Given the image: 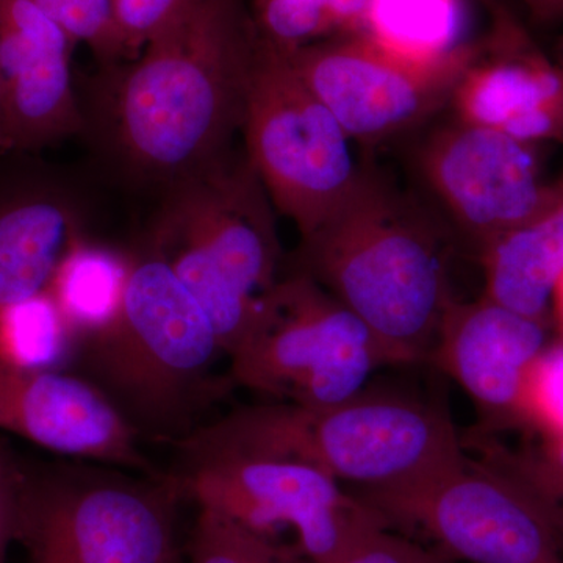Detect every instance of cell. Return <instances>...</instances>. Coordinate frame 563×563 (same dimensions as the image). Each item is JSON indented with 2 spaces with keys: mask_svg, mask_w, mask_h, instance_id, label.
I'll return each mask as SVG.
<instances>
[{
  "mask_svg": "<svg viewBox=\"0 0 563 563\" xmlns=\"http://www.w3.org/2000/svg\"><path fill=\"white\" fill-rule=\"evenodd\" d=\"M504 465L563 510V431L550 433L539 448Z\"/></svg>",
  "mask_w": 563,
  "mask_h": 563,
  "instance_id": "obj_26",
  "label": "cell"
},
{
  "mask_svg": "<svg viewBox=\"0 0 563 563\" xmlns=\"http://www.w3.org/2000/svg\"><path fill=\"white\" fill-rule=\"evenodd\" d=\"M0 429L52 453L154 476L135 429L95 385L68 369L0 361Z\"/></svg>",
  "mask_w": 563,
  "mask_h": 563,
  "instance_id": "obj_14",
  "label": "cell"
},
{
  "mask_svg": "<svg viewBox=\"0 0 563 563\" xmlns=\"http://www.w3.org/2000/svg\"><path fill=\"white\" fill-rule=\"evenodd\" d=\"M459 0H372L365 35L409 57H439L465 41Z\"/></svg>",
  "mask_w": 563,
  "mask_h": 563,
  "instance_id": "obj_21",
  "label": "cell"
},
{
  "mask_svg": "<svg viewBox=\"0 0 563 563\" xmlns=\"http://www.w3.org/2000/svg\"><path fill=\"white\" fill-rule=\"evenodd\" d=\"M146 246L195 296L225 354L280 277L276 209L244 151L169 185Z\"/></svg>",
  "mask_w": 563,
  "mask_h": 563,
  "instance_id": "obj_5",
  "label": "cell"
},
{
  "mask_svg": "<svg viewBox=\"0 0 563 563\" xmlns=\"http://www.w3.org/2000/svg\"><path fill=\"white\" fill-rule=\"evenodd\" d=\"M228 355L240 387L307 407L346 401L379 366L393 365L361 318L295 272L262 296Z\"/></svg>",
  "mask_w": 563,
  "mask_h": 563,
  "instance_id": "obj_7",
  "label": "cell"
},
{
  "mask_svg": "<svg viewBox=\"0 0 563 563\" xmlns=\"http://www.w3.org/2000/svg\"><path fill=\"white\" fill-rule=\"evenodd\" d=\"M76 340L49 292L0 309V361L25 369H66Z\"/></svg>",
  "mask_w": 563,
  "mask_h": 563,
  "instance_id": "obj_22",
  "label": "cell"
},
{
  "mask_svg": "<svg viewBox=\"0 0 563 563\" xmlns=\"http://www.w3.org/2000/svg\"><path fill=\"white\" fill-rule=\"evenodd\" d=\"M5 154V152H0V155Z\"/></svg>",
  "mask_w": 563,
  "mask_h": 563,
  "instance_id": "obj_34",
  "label": "cell"
},
{
  "mask_svg": "<svg viewBox=\"0 0 563 563\" xmlns=\"http://www.w3.org/2000/svg\"><path fill=\"white\" fill-rule=\"evenodd\" d=\"M181 499L176 474L27 461L14 542L29 563H174Z\"/></svg>",
  "mask_w": 563,
  "mask_h": 563,
  "instance_id": "obj_6",
  "label": "cell"
},
{
  "mask_svg": "<svg viewBox=\"0 0 563 563\" xmlns=\"http://www.w3.org/2000/svg\"><path fill=\"white\" fill-rule=\"evenodd\" d=\"M479 3H483L485 9L490 13L492 20H498V18H503L504 14L512 13L514 9L510 7V3L507 0H479Z\"/></svg>",
  "mask_w": 563,
  "mask_h": 563,
  "instance_id": "obj_31",
  "label": "cell"
},
{
  "mask_svg": "<svg viewBox=\"0 0 563 563\" xmlns=\"http://www.w3.org/2000/svg\"><path fill=\"white\" fill-rule=\"evenodd\" d=\"M185 461L257 455L312 465L358 495L402 490L465 461L451 415L412 393L363 388L328 407H240L180 440Z\"/></svg>",
  "mask_w": 563,
  "mask_h": 563,
  "instance_id": "obj_3",
  "label": "cell"
},
{
  "mask_svg": "<svg viewBox=\"0 0 563 563\" xmlns=\"http://www.w3.org/2000/svg\"><path fill=\"white\" fill-rule=\"evenodd\" d=\"M417 166L477 257L523 224L548 188L537 146L455 118L426 136Z\"/></svg>",
  "mask_w": 563,
  "mask_h": 563,
  "instance_id": "obj_12",
  "label": "cell"
},
{
  "mask_svg": "<svg viewBox=\"0 0 563 563\" xmlns=\"http://www.w3.org/2000/svg\"><path fill=\"white\" fill-rule=\"evenodd\" d=\"M354 495L388 526L420 529L451 561L563 563V510L506 465L465 459L413 487Z\"/></svg>",
  "mask_w": 563,
  "mask_h": 563,
  "instance_id": "obj_9",
  "label": "cell"
},
{
  "mask_svg": "<svg viewBox=\"0 0 563 563\" xmlns=\"http://www.w3.org/2000/svg\"><path fill=\"white\" fill-rule=\"evenodd\" d=\"M448 236L412 198L365 168L350 198L302 236L290 272L335 296L390 355L393 365L431 361L453 298Z\"/></svg>",
  "mask_w": 563,
  "mask_h": 563,
  "instance_id": "obj_2",
  "label": "cell"
},
{
  "mask_svg": "<svg viewBox=\"0 0 563 563\" xmlns=\"http://www.w3.org/2000/svg\"><path fill=\"white\" fill-rule=\"evenodd\" d=\"M372 0H247L265 43L292 52L318 41L365 33Z\"/></svg>",
  "mask_w": 563,
  "mask_h": 563,
  "instance_id": "obj_20",
  "label": "cell"
},
{
  "mask_svg": "<svg viewBox=\"0 0 563 563\" xmlns=\"http://www.w3.org/2000/svg\"><path fill=\"white\" fill-rule=\"evenodd\" d=\"M257 47L247 0H195L118 69L111 139L125 165L169 187L229 154Z\"/></svg>",
  "mask_w": 563,
  "mask_h": 563,
  "instance_id": "obj_1",
  "label": "cell"
},
{
  "mask_svg": "<svg viewBox=\"0 0 563 563\" xmlns=\"http://www.w3.org/2000/svg\"><path fill=\"white\" fill-rule=\"evenodd\" d=\"M185 463L176 474L185 498L274 539L291 529L312 563H340L366 533L390 528L369 504L307 463L257 455Z\"/></svg>",
  "mask_w": 563,
  "mask_h": 563,
  "instance_id": "obj_10",
  "label": "cell"
},
{
  "mask_svg": "<svg viewBox=\"0 0 563 563\" xmlns=\"http://www.w3.org/2000/svg\"><path fill=\"white\" fill-rule=\"evenodd\" d=\"M74 43L87 44L103 65L125 60L110 0H35Z\"/></svg>",
  "mask_w": 563,
  "mask_h": 563,
  "instance_id": "obj_24",
  "label": "cell"
},
{
  "mask_svg": "<svg viewBox=\"0 0 563 563\" xmlns=\"http://www.w3.org/2000/svg\"><path fill=\"white\" fill-rule=\"evenodd\" d=\"M25 459H22L7 440L0 439V563H5L7 551L16 539L18 509Z\"/></svg>",
  "mask_w": 563,
  "mask_h": 563,
  "instance_id": "obj_28",
  "label": "cell"
},
{
  "mask_svg": "<svg viewBox=\"0 0 563 563\" xmlns=\"http://www.w3.org/2000/svg\"><path fill=\"white\" fill-rule=\"evenodd\" d=\"M448 110L532 146L563 141V62L540 51L520 16L496 22Z\"/></svg>",
  "mask_w": 563,
  "mask_h": 563,
  "instance_id": "obj_15",
  "label": "cell"
},
{
  "mask_svg": "<svg viewBox=\"0 0 563 563\" xmlns=\"http://www.w3.org/2000/svg\"><path fill=\"white\" fill-rule=\"evenodd\" d=\"M188 563H312L296 544L252 531L239 521L199 507L187 543Z\"/></svg>",
  "mask_w": 563,
  "mask_h": 563,
  "instance_id": "obj_23",
  "label": "cell"
},
{
  "mask_svg": "<svg viewBox=\"0 0 563 563\" xmlns=\"http://www.w3.org/2000/svg\"><path fill=\"white\" fill-rule=\"evenodd\" d=\"M244 154L277 213L317 231L361 179L352 140L295 69L258 36L242 125Z\"/></svg>",
  "mask_w": 563,
  "mask_h": 563,
  "instance_id": "obj_8",
  "label": "cell"
},
{
  "mask_svg": "<svg viewBox=\"0 0 563 563\" xmlns=\"http://www.w3.org/2000/svg\"><path fill=\"white\" fill-rule=\"evenodd\" d=\"M81 236L79 213L43 166H0V309L47 291Z\"/></svg>",
  "mask_w": 563,
  "mask_h": 563,
  "instance_id": "obj_17",
  "label": "cell"
},
{
  "mask_svg": "<svg viewBox=\"0 0 563 563\" xmlns=\"http://www.w3.org/2000/svg\"><path fill=\"white\" fill-rule=\"evenodd\" d=\"M125 60L139 57L195 0H110Z\"/></svg>",
  "mask_w": 563,
  "mask_h": 563,
  "instance_id": "obj_25",
  "label": "cell"
},
{
  "mask_svg": "<svg viewBox=\"0 0 563 563\" xmlns=\"http://www.w3.org/2000/svg\"><path fill=\"white\" fill-rule=\"evenodd\" d=\"M440 551L426 550L413 540L388 531L374 529L344 555L340 563H451Z\"/></svg>",
  "mask_w": 563,
  "mask_h": 563,
  "instance_id": "obj_27",
  "label": "cell"
},
{
  "mask_svg": "<svg viewBox=\"0 0 563 563\" xmlns=\"http://www.w3.org/2000/svg\"><path fill=\"white\" fill-rule=\"evenodd\" d=\"M479 262L485 298L533 320L550 321L563 279V172L548 184L531 217L496 240Z\"/></svg>",
  "mask_w": 563,
  "mask_h": 563,
  "instance_id": "obj_18",
  "label": "cell"
},
{
  "mask_svg": "<svg viewBox=\"0 0 563 563\" xmlns=\"http://www.w3.org/2000/svg\"><path fill=\"white\" fill-rule=\"evenodd\" d=\"M132 254L91 243L80 236L52 277L51 298L74 340L101 331L120 312Z\"/></svg>",
  "mask_w": 563,
  "mask_h": 563,
  "instance_id": "obj_19",
  "label": "cell"
},
{
  "mask_svg": "<svg viewBox=\"0 0 563 563\" xmlns=\"http://www.w3.org/2000/svg\"><path fill=\"white\" fill-rule=\"evenodd\" d=\"M547 321L481 296L451 301L431 361L470 396L485 431L531 422L532 380L547 352Z\"/></svg>",
  "mask_w": 563,
  "mask_h": 563,
  "instance_id": "obj_13",
  "label": "cell"
},
{
  "mask_svg": "<svg viewBox=\"0 0 563 563\" xmlns=\"http://www.w3.org/2000/svg\"><path fill=\"white\" fill-rule=\"evenodd\" d=\"M174 563H185V562H184V559H181V555H180V558H179V559H177V561H176V562H174Z\"/></svg>",
  "mask_w": 563,
  "mask_h": 563,
  "instance_id": "obj_33",
  "label": "cell"
},
{
  "mask_svg": "<svg viewBox=\"0 0 563 563\" xmlns=\"http://www.w3.org/2000/svg\"><path fill=\"white\" fill-rule=\"evenodd\" d=\"M558 60L563 62V40H562V43H561V44H559V49H558Z\"/></svg>",
  "mask_w": 563,
  "mask_h": 563,
  "instance_id": "obj_32",
  "label": "cell"
},
{
  "mask_svg": "<svg viewBox=\"0 0 563 563\" xmlns=\"http://www.w3.org/2000/svg\"><path fill=\"white\" fill-rule=\"evenodd\" d=\"M74 47L35 0H0L9 152L43 150L84 128L70 73Z\"/></svg>",
  "mask_w": 563,
  "mask_h": 563,
  "instance_id": "obj_16",
  "label": "cell"
},
{
  "mask_svg": "<svg viewBox=\"0 0 563 563\" xmlns=\"http://www.w3.org/2000/svg\"><path fill=\"white\" fill-rule=\"evenodd\" d=\"M0 152H9V143H7V91L2 69H0Z\"/></svg>",
  "mask_w": 563,
  "mask_h": 563,
  "instance_id": "obj_30",
  "label": "cell"
},
{
  "mask_svg": "<svg viewBox=\"0 0 563 563\" xmlns=\"http://www.w3.org/2000/svg\"><path fill=\"white\" fill-rule=\"evenodd\" d=\"M483 51L484 40L465 41L439 57H409L358 33L287 54L352 143L379 146L450 109L459 81Z\"/></svg>",
  "mask_w": 563,
  "mask_h": 563,
  "instance_id": "obj_11",
  "label": "cell"
},
{
  "mask_svg": "<svg viewBox=\"0 0 563 563\" xmlns=\"http://www.w3.org/2000/svg\"><path fill=\"white\" fill-rule=\"evenodd\" d=\"M529 18L537 24L551 25L563 21V0H520Z\"/></svg>",
  "mask_w": 563,
  "mask_h": 563,
  "instance_id": "obj_29",
  "label": "cell"
},
{
  "mask_svg": "<svg viewBox=\"0 0 563 563\" xmlns=\"http://www.w3.org/2000/svg\"><path fill=\"white\" fill-rule=\"evenodd\" d=\"M220 352L210 318L146 246L132 254L120 312L77 342L69 365L139 435L181 440L210 390Z\"/></svg>",
  "mask_w": 563,
  "mask_h": 563,
  "instance_id": "obj_4",
  "label": "cell"
}]
</instances>
